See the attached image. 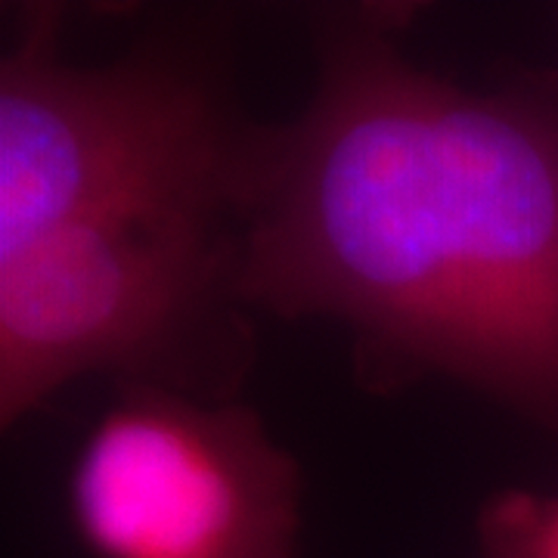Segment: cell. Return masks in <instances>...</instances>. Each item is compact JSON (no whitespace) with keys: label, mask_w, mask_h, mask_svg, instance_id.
<instances>
[{"label":"cell","mask_w":558,"mask_h":558,"mask_svg":"<svg viewBox=\"0 0 558 558\" xmlns=\"http://www.w3.org/2000/svg\"><path fill=\"white\" fill-rule=\"evenodd\" d=\"M407 10L314 16L317 87L260 128L240 289L354 339L363 385L459 381L558 438V72L418 69Z\"/></svg>","instance_id":"obj_1"},{"label":"cell","mask_w":558,"mask_h":558,"mask_svg":"<svg viewBox=\"0 0 558 558\" xmlns=\"http://www.w3.org/2000/svg\"><path fill=\"white\" fill-rule=\"evenodd\" d=\"M258 140L208 38L81 65L60 53V10L35 7L0 62V260L116 211H245Z\"/></svg>","instance_id":"obj_2"},{"label":"cell","mask_w":558,"mask_h":558,"mask_svg":"<svg viewBox=\"0 0 558 558\" xmlns=\"http://www.w3.org/2000/svg\"><path fill=\"white\" fill-rule=\"evenodd\" d=\"M242 215L178 205L75 220L0 260V422L78 376L236 400L255 363Z\"/></svg>","instance_id":"obj_3"},{"label":"cell","mask_w":558,"mask_h":558,"mask_svg":"<svg viewBox=\"0 0 558 558\" xmlns=\"http://www.w3.org/2000/svg\"><path fill=\"white\" fill-rule=\"evenodd\" d=\"M301 490L252 407L119 385L81 438L65 509L94 558H299Z\"/></svg>","instance_id":"obj_4"},{"label":"cell","mask_w":558,"mask_h":558,"mask_svg":"<svg viewBox=\"0 0 558 558\" xmlns=\"http://www.w3.org/2000/svg\"><path fill=\"white\" fill-rule=\"evenodd\" d=\"M478 558H558V490L506 487L481 502Z\"/></svg>","instance_id":"obj_5"}]
</instances>
